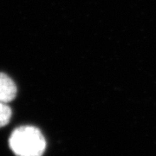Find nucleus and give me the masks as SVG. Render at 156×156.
<instances>
[{
    "mask_svg": "<svg viewBox=\"0 0 156 156\" xmlns=\"http://www.w3.org/2000/svg\"><path fill=\"white\" fill-rule=\"evenodd\" d=\"M11 117V109L6 103L0 102V128L7 125Z\"/></svg>",
    "mask_w": 156,
    "mask_h": 156,
    "instance_id": "3",
    "label": "nucleus"
},
{
    "mask_svg": "<svg viewBox=\"0 0 156 156\" xmlns=\"http://www.w3.org/2000/svg\"><path fill=\"white\" fill-rule=\"evenodd\" d=\"M9 145L17 156H42L45 151L46 141L38 128L23 126L11 133Z\"/></svg>",
    "mask_w": 156,
    "mask_h": 156,
    "instance_id": "1",
    "label": "nucleus"
},
{
    "mask_svg": "<svg viewBox=\"0 0 156 156\" xmlns=\"http://www.w3.org/2000/svg\"><path fill=\"white\" fill-rule=\"evenodd\" d=\"M17 95L15 83L4 73H0V102L7 103L12 101Z\"/></svg>",
    "mask_w": 156,
    "mask_h": 156,
    "instance_id": "2",
    "label": "nucleus"
}]
</instances>
